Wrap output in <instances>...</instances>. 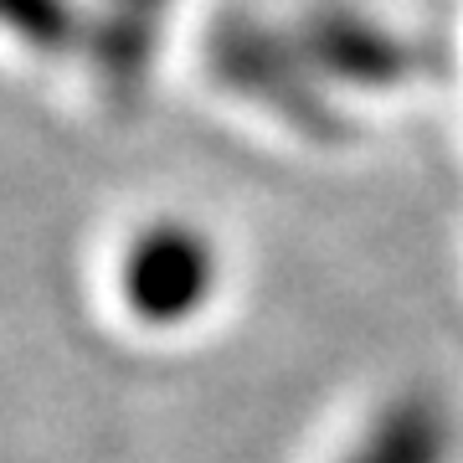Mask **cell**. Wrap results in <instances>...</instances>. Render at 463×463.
Listing matches in <instances>:
<instances>
[{"instance_id":"obj_1","label":"cell","mask_w":463,"mask_h":463,"mask_svg":"<svg viewBox=\"0 0 463 463\" xmlns=\"http://www.w3.org/2000/svg\"><path fill=\"white\" fill-rule=\"evenodd\" d=\"M206 52H212V72L232 88V93L263 103L268 114L283 118V124L298 129L304 139L335 145V139L350 134L345 114L325 99L319 72H315V62L304 57L298 36L288 42V36L258 26V21L232 16L212 32Z\"/></svg>"},{"instance_id":"obj_3","label":"cell","mask_w":463,"mask_h":463,"mask_svg":"<svg viewBox=\"0 0 463 463\" xmlns=\"http://www.w3.org/2000/svg\"><path fill=\"white\" fill-rule=\"evenodd\" d=\"M298 47L319 78H340L345 88H402L417 72V47L402 42L392 26L350 11L319 5L298 26Z\"/></svg>"},{"instance_id":"obj_5","label":"cell","mask_w":463,"mask_h":463,"mask_svg":"<svg viewBox=\"0 0 463 463\" xmlns=\"http://www.w3.org/2000/svg\"><path fill=\"white\" fill-rule=\"evenodd\" d=\"M149 21H155V11H129V5H118L114 16L93 32V67H99L103 88H109L114 99H124V103L145 88L149 47H155Z\"/></svg>"},{"instance_id":"obj_4","label":"cell","mask_w":463,"mask_h":463,"mask_svg":"<svg viewBox=\"0 0 463 463\" xmlns=\"http://www.w3.org/2000/svg\"><path fill=\"white\" fill-rule=\"evenodd\" d=\"M448 453H453V422L443 402L407 392L371 417L361 443L340 463H448Z\"/></svg>"},{"instance_id":"obj_7","label":"cell","mask_w":463,"mask_h":463,"mask_svg":"<svg viewBox=\"0 0 463 463\" xmlns=\"http://www.w3.org/2000/svg\"><path fill=\"white\" fill-rule=\"evenodd\" d=\"M118 5H129V11H155L160 0H118Z\"/></svg>"},{"instance_id":"obj_6","label":"cell","mask_w":463,"mask_h":463,"mask_svg":"<svg viewBox=\"0 0 463 463\" xmlns=\"http://www.w3.org/2000/svg\"><path fill=\"white\" fill-rule=\"evenodd\" d=\"M0 26H11L36 52H67L78 42V16L67 0H0Z\"/></svg>"},{"instance_id":"obj_2","label":"cell","mask_w":463,"mask_h":463,"mask_svg":"<svg viewBox=\"0 0 463 463\" xmlns=\"http://www.w3.org/2000/svg\"><path fill=\"white\" fill-rule=\"evenodd\" d=\"M216 279H222V263H216L212 237L191 222H155L118 258L124 309L160 330L196 319L212 304Z\"/></svg>"}]
</instances>
